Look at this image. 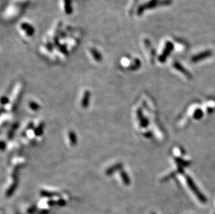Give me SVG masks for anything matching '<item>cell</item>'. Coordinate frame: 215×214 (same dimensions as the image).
Returning a JSON list of instances; mask_svg holds the SVG:
<instances>
[{"mask_svg":"<svg viewBox=\"0 0 215 214\" xmlns=\"http://www.w3.org/2000/svg\"><path fill=\"white\" fill-rule=\"evenodd\" d=\"M70 138H71V142H72H72H73V143H75V134H73V133H71V134H70Z\"/></svg>","mask_w":215,"mask_h":214,"instance_id":"cell-2","label":"cell"},{"mask_svg":"<svg viewBox=\"0 0 215 214\" xmlns=\"http://www.w3.org/2000/svg\"><path fill=\"white\" fill-rule=\"evenodd\" d=\"M20 31L22 36H23L24 38H29L30 37L33 36L32 35L34 34V27L31 25V24L28 23V22H21L20 24L19 27Z\"/></svg>","mask_w":215,"mask_h":214,"instance_id":"cell-1","label":"cell"}]
</instances>
